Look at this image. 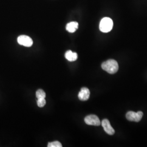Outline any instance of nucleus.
<instances>
[{
    "label": "nucleus",
    "instance_id": "nucleus-9",
    "mask_svg": "<svg viewBox=\"0 0 147 147\" xmlns=\"http://www.w3.org/2000/svg\"><path fill=\"white\" fill-rule=\"evenodd\" d=\"M65 57L70 62H74L77 60L78 54L77 53H73L71 50H69L65 53Z\"/></svg>",
    "mask_w": 147,
    "mask_h": 147
},
{
    "label": "nucleus",
    "instance_id": "nucleus-3",
    "mask_svg": "<svg viewBox=\"0 0 147 147\" xmlns=\"http://www.w3.org/2000/svg\"><path fill=\"white\" fill-rule=\"evenodd\" d=\"M143 116V113L142 111H138L137 112L129 111L126 114V118L128 121L138 122L141 120Z\"/></svg>",
    "mask_w": 147,
    "mask_h": 147
},
{
    "label": "nucleus",
    "instance_id": "nucleus-12",
    "mask_svg": "<svg viewBox=\"0 0 147 147\" xmlns=\"http://www.w3.org/2000/svg\"><path fill=\"white\" fill-rule=\"evenodd\" d=\"M46 104V100L45 98L37 99V105L39 107H42Z\"/></svg>",
    "mask_w": 147,
    "mask_h": 147
},
{
    "label": "nucleus",
    "instance_id": "nucleus-2",
    "mask_svg": "<svg viewBox=\"0 0 147 147\" xmlns=\"http://www.w3.org/2000/svg\"><path fill=\"white\" fill-rule=\"evenodd\" d=\"M113 26V22L112 20L110 18H104L100 22L99 28L102 32L107 33L110 32Z\"/></svg>",
    "mask_w": 147,
    "mask_h": 147
},
{
    "label": "nucleus",
    "instance_id": "nucleus-5",
    "mask_svg": "<svg viewBox=\"0 0 147 147\" xmlns=\"http://www.w3.org/2000/svg\"><path fill=\"white\" fill-rule=\"evenodd\" d=\"M18 42L20 45L26 47H31L33 43L31 38L25 35H21L18 37Z\"/></svg>",
    "mask_w": 147,
    "mask_h": 147
},
{
    "label": "nucleus",
    "instance_id": "nucleus-6",
    "mask_svg": "<svg viewBox=\"0 0 147 147\" xmlns=\"http://www.w3.org/2000/svg\"><path fill=\"white\" fill-rule=\"evenodd\" d=\"M101 125L103 127L105 132L107 134H109L110 135H113L115 134V131L113 129V128L111 125L108 119H103L101 122Z\"/></svg>",
    "mask_w": 147,
    "mask_h": 147
},
{
    "label": "nucleus",
    "instance_id": "nucleus-4",
    "mask_svg": "<svg viewBox=\"0 0 147 147\" xmlns=\"http://www.w3.org/2000/svg\"><path fill=\"white\" fill-rule=\"evenodd\" d=\"M84 121L87 125H89L99 126L101 124L99 118L94 115H91L86 117L84 118Z\"/></svg>",
    "mask_w": 147,
    "mask_h": 147
},
{
    "label": "nucleus",
    "instance_id": "nucleus-1",
    "mask_svg": "<svg viewBox=\"0 0 147 147\" xmlns=\"http://www.w3.org/2000/svg\"><path fill=\"white\" fill-rule=\"evenodd\" d=\"M101 68L107 73L113 74L117 72L119 69L118 64L114 59H109L102 63Z\"/></svg>",
    "mask_w": 147,
    "mask_h": 147
},
{
    "label": "nucleus",
    "instance_id": "nucleus-11",
    "mask_svg": "<svg viewBox=\"0 0 147 147\" xmlns=\"http://www.w3.org/2000/svg\"><path fill=\"white\" fill-rule=\"evenodd\" d=\"M48 147H62V144L58 141H54L53 142H49L47 145Z\"/></svg>",
    "mask_w": 147,
    "mask_h": 147
},
{
    "label": "nucleus",
    "instance_id": "nucleus-7",
    "mask_svg": "<svg viewBox=\"0 0 147 147\" xmlns=\"http://www.w3.org/2000/svg\"><path fill=\"white\" fill-rule=\"evenodd\" d=\"M90 91L86 87L82 88L78 94L79 99L81 101H87L89 98Z\"/></svg>",
    "mask_w": 147,
    "mask_h": 147
},
{
    "label": "nucleus",
    "instance_id": "nucleus-10",
    "mask_svg": "<svg viewBox=\"0 0 147 147\" xmlns=\"http://www.w3.org/2000/svg\"><path fill=\"white\" fill-rule=\"evenodd\" d=\"M36 97L37 99L45 98L46 94L42 89H38L36 92Z\"/></svg>",
    "mask_w": 147,
    "mask_h": 147
},
{
    "label": "nucleus",
    "instance_id": "nucleus-8",
    "mask_svg": "<svg viewBox=\"0 0 147 147\" xmlns=\"http://www.w3.org/2000/svg\"><path fill=\"white\" fill-rule=\"evenodd\" d=\"M79 27V24L77 22L73 21L68 23L66 26V30L70 33H74L76 31Z\"/></svg>",
    "mask_w": 147,
    "mask_h": 147
}]
</instances>
